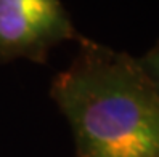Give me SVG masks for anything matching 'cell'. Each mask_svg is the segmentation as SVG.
<instances>
[{
  "label": "cell",
  "instance_id": "cell-2",
  "mask_svg": "<svg viewBox=\"0 0 159 157\" xmlns=\"http://www.w3.org/2000/svg\"><path fill=\"white\" fill-rule=\"evenodd\" d=\"M84 37L63 0H0V64H45L55 47Z\"/></svg>",
  "mask_w": 159,
  "mask_h": 157
},
{
  "label": "cell",
  "instance_id": "cell-1",
  "mask_svg": "<svg viewBox=\"0 0 159 157\" xmlns=\"http://www.w3.org/2000/svg\"><path fill=\"white\" fill-rule=\"evenodd\" d=\"M50 98L76 157H159V91L132 55L84 37Z\"/></svg>",
  "mask_w": 159,
  "mask_h": 157
},
{
  "label": "cell",
  "instance_id": "cell-3",
  "mask_svg": "<svg viewBox=\"0 0 159 157\" xmlns=\"http://www.w3.org/2000/svg\"><path fill=\"white\" fill-rule=\"evenodd\" d=\"M137 61L143 72L151 80V84L159 91V39L154 42V45L149 50H146L142 56H137Z\"/></svg>",
  "mask_w": 159,
  "mask_h": 157
}]
</instances>
